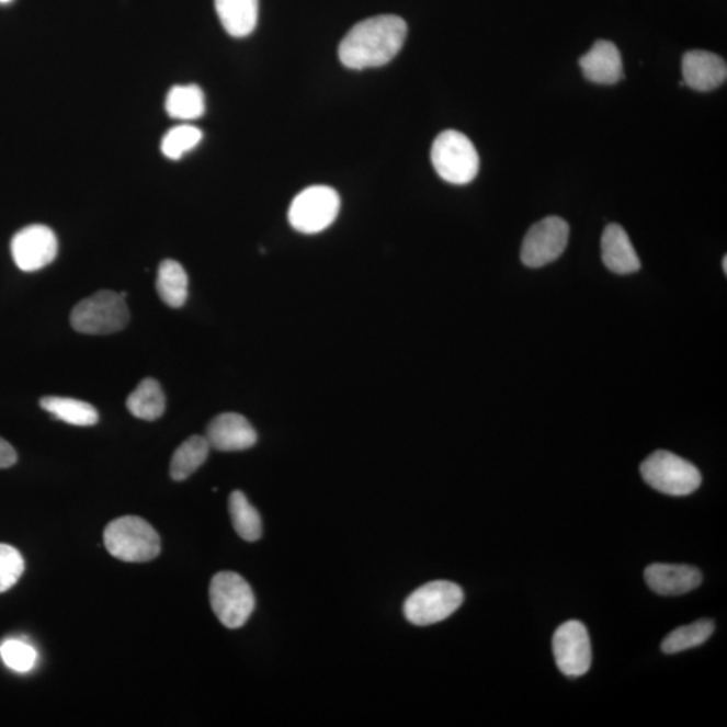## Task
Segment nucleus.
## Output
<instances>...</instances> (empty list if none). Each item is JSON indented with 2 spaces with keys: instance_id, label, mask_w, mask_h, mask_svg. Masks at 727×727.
Here are the masks:
<instances>
[{
  "instance_id": "f257e3e1",
  "label": "nucleus",
  "mask_w": 727,
  "mask_h": 727,
  "mask_svg": "<svg viewBox=\"0 0 727 727\" xmlns=\"http://www.w3.org/2000/svg\"><path fill=\"white\" fill-rule=\"evenodd\" d=\"M407 23L398 15H377L359 22L342 38L340 61L354 70L379 68L393 61L405 45Z\"/></svg>"
},
{
  "instance_id": "5701e85b",
  "label": "nucleus",
  "mask_w": 727,
  "mask_h": 727,
  "mask_svg": "<svg viewBox=\"0 0 727 727\" xmlns=\"http://www.w3.org/2000/svg\"><path fill=\"white\" fill-rule=\"evenodd\" d=\"M229 515L232 520L234 529L238 532L241 539L247 542H257L262 536L263 524L255 507L246 498L240 490H235L229 496Z\"/></svg>"
},
{
  "instance_id": "423d86ee",
  "label": "nucleus",
  "mask_w": 727,
  "mask_h": 727,
  "mask_svg": "<svg viewBox=\"0 0 727 727\" xmlns=\"http://www.w3.org/2000/svg\"><path fill=\"white\" fill-rule=\"evenodd\" d=\"M649 487L670 496H688L701 487L702 476L696 466L671 452L658 451L640 466Z\"/></svg>"
},
{
  "instance_id": "6ab92c4d",
  "label": "nucleus",
  "mask_w": 727,
  "mask_h": 727,
  "mask_svg": "<svg viewBox=\"0 0 727 727\" xmlns=\"http://www.w3.org/2000/svg\"><path fill=\"white\" fill-rule=\"evenodd\" d=\"M156 286L159 297L173 309H180L186 304L189 277L185 269L175 260H163L159 264Z\"/></svg>"
},
{
  "instance_id": "cd10ccee",
  "label": "nucleus",
  "mask_w": 727,
  "mask_h": 727,
  "mask_svg": "<svg viewBox=\"0 0 727 727\" xmlns=\"http://www.w3.org/2000/svg\"><path fill=\"white\" fill-rule=\"evenodd\" d=\"M18 455L15 448L3 439H0V469H8L16 464Z\"/></svg>"
},
{
  "instance_id": "aec40b11",
  "label": "nucleus",
  "mask_w": 727,
  "mask_h": 727,
  "mask_svg": "<svg viewBox=\"0 0 727 727\" xmlns=\"http://www.w3.org/2000/svg\"><path fill=\"white\" fill-rule=\"evenodd\" d=\"M39 405L58 421L65 423L88 428L99 422L98 410L87 401L63 398V396H45Z\"/></svg>"
},
{
  "instance_id": "0eeeda50",
  "label": "nucleus",
  "mask_w": 727,
  "mask_h": 727,
  "mask_svg": "<svg viewBox=\"0 0 727 727\" xmlns=\"http://www.w3.org/2000/svg\"><path fill=\"white\" fill-rule=\"evenodd\" d=\"M464 602V591L451 581L423 584L406 600L405 617L413 625L425 626L443 622L457 612Z\"/></svg>"
},
{
  "instance_id": "4be33fe9",
  "label": "nucleus",
  "mask_w": 727,
  "mask_h": 727,
  "mask_svg": "<svg viewBox=\"0 0 727 727\" xmlns=\"http://www.w3.org/2000/svg\"><path fill=\"white\" fill-rule=\"evenodd\" d=\"M167 112L177 121H196L205 114V96L198 86H175L167 98Z\"/></svg>"
},
{
  "instance_id": "b1692460",
  "label": "nucleus",
  "mask_w": 727,
  "mask_h": 727,
  "mask_svg": "<svg viewBox=\"0 0 727 727\" xmlns=\"http://www.w3.org/2000/svg\"><path fill=\"white\" fill-rule=\"evenodd\" d=\"M714 634L712 620H700V622L681 626L661 643V651L668 655L688 651V649L702 646Z\"/></svg>"
},
{
  "instance_id": "6e6552de",
  "label": "nucleus",
  "mask_w": 727,
  "mask_h": 727,
  "mask_svg": "<svg viewBox=\"0 0 727 727\" xmlns=\"http://www.w3.org/2000/svg\"><path fill=\"white\" fill-rule=\"evenodd\" d=\"M340 208L341 198L333 188H306L289 205L288 221L300 234H319L332 226Z\"/></svg>"
},
{
  "instance_id": "c85d7f7f",
  "label": "nucleus",
  "mask_w": 727,
  "mask_h": 727,
  "mask_svg": "<svg viewBox=\"0 0 727 727\" xmlns=\"http://www.w3.org/2000/svg\"><path fill=\"white\" fill-rule=\"evenodd\" d=\"M724 273L727 274V257L724 258Z\"/></svg>"
},
{
  "instance_id": "39448f33",
  "label": "nucleus",
  "mask_w": 727,
  "mask_h": 727,
  "mask_svg": "<svg viewBox=\"0 0 727 727\" xmlns=\"http://www.w3.org/2000/svg\"><path fill=\"white\" fill-rule=\"evenodd\" d=\"M209 600L218 622L229 629L246 625L255 609V595L250 583L234 571H221L213 577Z\"/></svg>"
},
{
  "instance_id": "bb28decb",
  "label": "nucleus",
  "mask_w": 727,
  "mask_h": 727,
  "mask_svg": "<svg viewBox=\"0 0 727 727\" xmlns=\"http://www.w3.org/2000/svg\"><path fill=\"white\" fill-rule=\"evenodd\" d=\"M25 571V560L13 546L0 543V593L15 587Z\"/></svg>"
},
{
  "instance_id": "f8f14e48",
  "label": "nucleus",
  "mask_w": 727,
  "mask_h": 727,
  "mask_svg": "<svg viewBox=\"0 0 727 727\" xmlns=\"http://www.w3.org/2000/svg\"><path fill=\"white\" fill-rule=\"evenodd\" d=\"M205 439L218 452H242L255 446L258 434L253 425L240 413L226 412L208 424Z\"/></svg>"
},
{
  "instance_id": "f03ea898",
  "label": "nucleus",
  "mask_w": 727,
  "mask_h": 727,
  "mask_svg": "<svg viewBox=\"0 0 727 727\" xmlns=\"http://www.w3.org/2000/svg\"><path fill=\"white\" fill-rule=\"evenodd\" d=\"M104 546L112 557L129 564L150 561L161 553L157 531L139 516H123L106 525Z\"/></svg>"
},
{
  "instance_id": "a878e982",
  "label": "nucleus",
  "mask_w": 727,
  "mask_h": 727,
  "mask_svg": "<svg viewBox=\"0 0 727 727\" xmlns=\"http://www.w3.org/2000/svg\"><path fill=\"white\" fill-rule=\"evenodd\" d=\"M0 656L4 664L16 672L31 671L37 663V651L21 640H5L0 646Z\"/></svg>"
},
{
  "instance_id": "9d476101",
  "label": "nucleus",
  "mask_w": 727,
  "mask_h": 727,
  "mask_svg": "<svg viewBox=\"0 0 727 727\" xmlns=\"http://www.w3.org/2000/svg\"><path fill=\"white\" fill-rule=\"evenodd\" d=\"M57 253V236L43 224L21 229L11 240V255L16 268L25 273L43 270L56 259Z\"/></svg>"
},
{
  "instance_id": "9b49d317",
  "label": "nucleus",
  "mask_w": 727,
  "mask_h": 727,
  "mask_svg": "<svg viewBox=\"0 0 727 727\" xmlns=\"http://www.w3.org/2000/svg\"><path fill=\"white\" fill-rule=\"evenodd\" d=\"M555 661L566 677L584 675L591 666V644L587 626L581 622L561 624L553 638Z\"/></svg>"
},
{
  "instance_id": "393cba45",
  "label": "nucleus",
  "mask_w": 727,
  "mask_h": 727,
  "mask_svg": "<svg viewBox=\"0 0 727 727\" xmlns=\"http://www.w3.org/2000/svg\"><path fill=\"white\" fill-rule=\"evenodd\" d=\"M203 132L191 124H181L164 135L161 144L163 156L179 161L185 154L196 149L203 140Z\"/></svg>"
},
{
  "instance_id": "ddd939ff",
  "label": "nucleus",
  "mask_w": 727,
  "mask_h": 727,
  "mask_svg": "<svg viewBox=\"0 0 727 727\" xmlns=\"http://www.w3.org/2000/svg\"><path fill=\"white\" fill-rule=\"evenodd\" d=\"M683 84L697 92H712L725 84L727 65L723 57L706 50H690L682 61Z\"/></svg>"
},
{
  "instance_id": "a211bd4d",
  "label": "nucleus",
  "mask_w": 727,
  "mask_h": 727,
  "mask_svg": "<svg viewBox=\"0 0 727 727\" xmlns=\"http://www.w3.org/2000/svg\"><path fill=\"white\" fill-rule=\"evenodd\" d=\"M127 409L141 421H157L167 410V396L161 384L151 377L141 380L134 393L129 394Z\"/></svg>"
},
{
  "instance_id": "1a4fd4ad",
  "label": "nucleus",
  "mask_w": 727,
  "mask_h": 727,
  "mask_svg": "<svg viewBox=\"0 0 727 727\" xmlns=\"http://www.w3.org/2000/svg\"><path fill=\"white\" fill-rule=\"evenodd\" d=\"M570 227L564 218H543L531 227L522 246V262L531 269L545 268L565 252Z\"/></svg>"
},
{
  "instance_id": "4468645a",
  "label": "nucleus",
  "mask_w": 727,
  "mask_h": 727,
  "mask_svg": "<svg viewBox=\"0 0 727 727\" xmlns=\"http://www.w3.org/2000/svg\"><path fill=\"white\" fill-rule=\"evenodd\" d=\"M582 73L594 84L614 86L624 79L622 53L611 41L600 39L579 58Z\"/></svg>"
},
{
  "instance_id": "f3484780",
  "label": "nucleus",
  "mask_w": 727,
  "mask_h": 727,
  "mask_svg": "<svg viewBox=\"0 0 727 727\" xmlns=\"http://www.w3.org/2000/svg\"><path fill=\"white\" fill-rule=\"evenodd\" d=\"M218 20L230 37H248L258 25L259 0H215Z\"/></svg>"
},
{
  "instance_id": "2eb2a0df",
  "label": "nucleus",
  "mask_w": 727,
  "mask_h": 727,
  "mask_svg": "<svg viewBox=\"0 0 727 727\" xmlns=\"http://www.w3.org/2000/svg\"><path fill=\"white\" fill-rule=\"evenodd\" d=\"M644 576L648 587L660 595H682L702 583V572L689 565L655 564Z\"/></svg>"
},
{
  "instance_id": "20e7f679",
  "label": "nucleus",
  "mask_w": 727,
  "mask_h": 727,
  "mask_svg": "<svg viewBox=\"0 0 727 727\" xmlns=\"http://www.w3.org/2000/svg\"><path fill=\"white\" fill-rule=\"evenodd\" d=\"M431 162L443 181L466 185L476 179L480 158L465 134L447 129L435 138L431 147Z\"/></svg>"
},
{
  "instance_id": "412c9836",
  "label": "nucleus",
  "mask_w": 727,
  "mask_h": 727,
  "mask_svg": "<svg viewBox=\"0 0 727 727\" xmlns=\"http://www.w3.org/2000/svg\"><path fill=\"white\" fill-rule=\"evenodd\" d=\"M211 445L205 436L193 435L177 448L171 458L170 476L175 481L191 477L208 458Z\"/></svg>"
},
{
  "instance_id": "7ed1b4c3",
  "label": "nucleus",
  "mask_w": 727,
  "mask_h": 727,
  "mask_svg": "<svg viewBox=\"0 0 727 727\" xmlns=\"http://www.w3.org/2000/svg\"><path fill=\"white\" fill-rule=\"evenodd\" d=\"M129 321L126 299L120 293L102 289L75 306L70 315L76 332L105 336L121 332Z\"/></svg>"
},
{
  "instance_id": "c756f323",
  "label": "nucleus",
  "mask_w": 727,
  "mask_h": 727,
  "mask_svg": "<svg viewBox=\"0 0 727 727\" xmlns=\"http://www.w3.org/2000/svg\"><path fill=\"white\" fill-rule=\"evenodd\" d=\"M11 0H0V3H10Z\"/></svg>"
},
{
  "instance_id": "dca6fc26",
  "label": "nucleus",
  "mask_w": 727,
  "mask_h": 727,
  "mask_svg": "<svg viewBox=\"0 0 727 727\" xmlns=\"http://www.w3.org/2000/svg\"><path fill=\"white\" fill-rule=\"evenodd\" d=\"M602 260L614 274L628 275L640 270L641 263L628 234L618 224H609L602 234Z\"/></svg>"
}]
</instances>
